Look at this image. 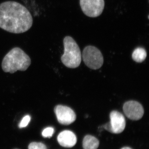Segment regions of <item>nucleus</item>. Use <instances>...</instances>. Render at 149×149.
<instances>
[{
	"label": "nucleus",
	"instance_id": "20e7f679",
	"mask_svg": "<svg viewBox=\"0 0 149 149\" xmlns=\"http://www.w3.org/2000/svg\"><path fill=\"white\" fill-rule=\"evenodd\" d=\"M82 57L85 64L91 69H98L103 64L104 58L101 52L94 46L85 47Z\"/></svg>",
	"mask_w": 149,
	"mask_h": 149
},
{
	"label": "nucleus",
	"instance_id": "1a4fd4ad",
	"mask_svg": "<svg viewBox=\"0 0 149 149\" xmlns=\"http://www.w3.org/2000/svg\"><path fill=\"white\" fill-rule=\"evenodd\" d=\"M58 142L62 147L72 148L77 143V137L72 131L65 130L62 131L57 137Z\"/></svg>",
	"mask_w": 149,
	"mask_h": 149
},
{
	"label": "nucleus",
	"instance_id": "ddd939ff",
	"mask_svg": "<svg viewBox=\"0 0 149 149\" xmlns=\"http://www.w3.org/2000/svg\"><path fill=\"white\" fill-rule=\"evenodd\" d=\"M54 128L52 127H48L44 129L42 133V135L45 138H50L52 137L54 133Z\"/></svg>",
	"mask_w": 149,
	"mask_h": 149
},
{
	"label": "nucleus",
	"instance_id": "9d476101",
	"mask_svg": "<svg viewBox=\"0 0 149 149\" xmlns=\"http://www.w3.org/2000/svg\"><path fill=\"white\" fill-rule=\"evenodd\" d=\"M99 146L98 140L91 135H87L84 137L83 141L84 149H97Z\"/></svg>",
	"mask_w": 149,
	"mask_h": 149
},
{
	"label": "nucleus",
	"instance_id": "0eeeda50",
	"mask_svg": "<svg viewBox=\"0 0 149 149\" xmlns=\"http://www.w3.org/2000/svg\"><path fill=\"white\" fill-rule=\"evenodd\" d=\"M54 111L59 123L62 125H69L76 120L74 111L66 106L58 105L54 108Z\"/></svg>",
	"mask_w": 149,
	"mask_h": 149
},
{
	"label": "nucleus",
	"instance_id": "7ed1b4c3",
	"mask_svg": "<svg viewBox=\"0 0 149 149\" xmlns=\"http://www.w3.org/2000/svg\"><path fill=\"white\" fill-rule=\"evenodd\" d=\"M64 54L62 56V62L67 67L75 68L80 65L82 55L80 48L74 39L66 36L63 39Z\"/></svg>",
	"mask_w": 149,
	"mask_h": 149
},
{
	"label": "nucleus",
	"instance_id": "f03ea898",
	"mask_svg": "<svg viewBox=\"0 0 149 149\" xmlns=\"http://www.w3.org/2000/svg\"><path fill=\"white\" fill-rule=\"evenodd\" d=\"M31 64L29 56L19 47H15L3 59L2 68L6 72L14 73L17 70L25 71Z\"/></svg>",
	"mask_w": 149,
	"mask_h": 149
},
{
	"label": "nucleus",
	"instance_id": "4468645a",
	"mask_svg": "<svg viewBox=\"0 0 149 149\" xmlns=\"http://www.w3.org/2000/svg\"><path fill=\"white\" fill-rule=\"evenodd\" d=\"M31 120V117L29 115L25 116L22 120L19 125V128H23L26 127Z\"/></svg>",
	"mask_w": 149,
	"mask_h": 149
},
{
	"label": "nucleus",
	"instance_id": "f257e3e1",
	"mask_svg": "<svg viewBox=\"0 0 149 149\" xmlns=\"http://www.w3.org/2000/svg\"><path fill=\"white\" fill-rule=\"evenodd\" d=\"M30 12L20 3L8 1L0 4V28L14 34L27 32L32 27Z\"/></svg>",
	"mask_w": 149,
	"mask_h": 149
},
{
	"label": "nucleus",
	"instance_id": "6e6552de",
	"mask_svg": "<svg viewBox=\"0 0 149 149\" xmlns=\"http://www.w3.org/2000/svg\"><path fill=\"white\" fill-rule=\"evenodd\" d=\"M123 111L126 117L133 120L141 119L144 113L143 106L135 101H129L123 105Z\"/></svg>",
	"mask_w": 149,
	"mask_h": 149
},
{
	"label": "nucleus",
	"instance_id": "f8f14e48",
	"mask_svg": "<svg viewBox=\"0 0 149 149\" xmlns=\"http://www.w3.org/2000/svg\"><path fill=\"white\" fill-rule=\"evenodd\" d=\"M28 149H47V148L42 143L33 142L29 144Z\"/></svg>",
	"mask_w": 149,
	"mask_h": 149
},
{
	"label": "nucleus",
	"instance_id": "39448f33",
	"mask_svg": "<svg viewBox=\"0 0 149 149\" xmlns=\"http://www.w3.org/2000/svg\"><path fill=\"white\" fill-rule=\"evenodd\" d=\"M81 9L85 15L89 17L100 16L104 7V0H80Z\"/></svg>",
	"mask_w": 149,
	"mask_h": 149
},
{
	"label": "nucleus",
	"instance_id": "2eb2a0df",
	"mask_svg": "<svg viewBox=\"0 0 149 149\" xmlns=\"http://www.w3.org/2000/svg\"><path fill=\"white\" fill-rule=\"evenodd\" d=\"M121 149H132L131 148H129V147H124V148H122Z\"/></svg>",
	"mask_w": 149,
	"mask_h": 149
},
{
	"label": "nucleus",
	"instance_id": "9b49d317",
	"mask_svg": "<svg viewBox=\"0 0 149 149\" xmlns=\"http://www.w3.org/2000/svg\"><path fill=\"white\" fill-rule=\"evenodd\" d=\"M132 56L133 60L136 62H143L146 58V51L144 48H137L133 51Z\"/></svg>",
	"mask_w": 149,
	"mask_h": 149
},
{
	"label": "nucleus",
	"instance_id": "423d86ee",
	"mask_svg": "<svg viewBox=\"0 0 149 149\" xmlns=\"http://www.w3.org/2000/svg\"><path fill=\"white\" fill-rule=\"evenodd\" d=\"M110 121L103 125L105 130L114 134H119L125 129V117L122 113L116 111H113L110 114Z\"/></svg>",
	"mask_w": 149,
	"mask_h": 149
}]
</instances>
